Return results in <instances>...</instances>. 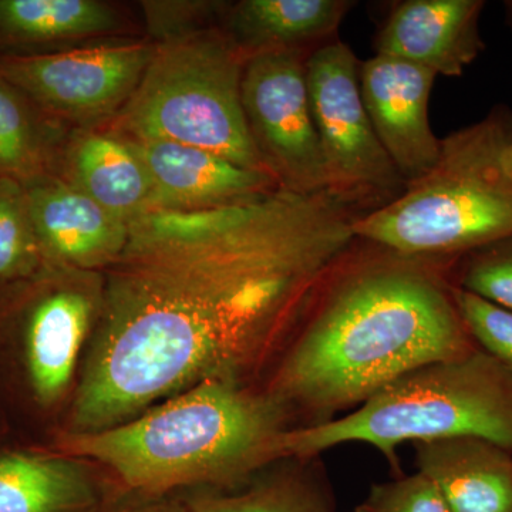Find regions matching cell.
Listing matches in <instances>:
<instances>
[{
    "instance_id": "obj_1",
    "label": "cell",
    "mask_w": 512,
    "mask_h": 512,
    "mask_svg": "<svg viewBox=\"0 0 512 512\" xmlns=\"http://www.w3.org/2000/svg\"><path fill=\"white\" fill-rule=\"evenodd\" d=\"M360 212L329 192L278 190L130 222L104 269L70 433L119 426L208 379L248 377L284 348L355 247Z\"/></svg>"
},
{
    "instance_id": "obj_2",
    "label": "cell",
    "mask_w": 512,
    "mask_h": 512,
    "mask_svg": "<svg viewBox=\"0 0 512 512\" xmlns=\"http://www.w3.org/2000/svg\"><path fill=\"white\" fill-rule=\"evenodd\" d=\"M367 245L330 272L262 387L293 429L338 419L404 373L477 349L454 298V262Z\"/></svg>"
},
{
    "instance_id": "obj_3",
    "label": "cell",
    "mask_w": 512,
    "mask_h": 512,
    "mask_svg": "<svg viewBox=\"0 0 512 512\" xmlns=\"http://www.w3.org/2000/svg\"><path fill=\"white\" fill-rule=\"evenodd\" d=\"M288 413L262 387L208 379L134 419L59 439L67 456L89 458L128 487L160 495L185 485L237 490L284 458Z\"/></svg>"
},
{
    "instance_id": "obj_4",
    "label": "cell",
    "mask_w": 512,
    "mask_h": 512,
    "mask_svg": "<svg viewBox=\"0 0 512 512\" xmlns=\"http://www.w3.org/2000/svg\"><path fill=\"white\" fill-rule=\"evenodd\" d=\"M512 109L495 106L484 119L440 140L429 173L402 194L353 222L360 242L414 258L456 262L512 234Z\"/></svg>"
},
{
    "instance_id": "obj_5",
    "label": "cell",
    "mask_w": 512,
    "mask_h": 512,
    "mask_svg": "<svg viewBox=\"0 0 512 512\" xmlns=\"http://www.w3.org/2000/svg\"><path fill=\"white\" fill-rule=\"evenodd\" d=\"M451 437H480L512 450V375L478 348L404 373L338 419L289 430L284 456L369 444L400 476L399 447Z\"/></svg>"
},
{
    "instance_id": "obj_6",
    "label": "cell",
    "mask_w": 512,
    "mask_h": 512,
    "mask_svg": "<svg viewBox=\"0 0 512 512\" xmlns=\"http://www.w3.org/2000/svg\"><path fill=\"white\" fill-rule=\"evenodd\" d=\"M245 63L221 28L156 45L136 92L106 127L128 140L184 144L265 171L242 106Z\"/></svg>"
},
{
    "instance_id": "obj_7",
    "label": "cell",
    "mask_w": 512,
    "mask_h": 512,
    "mask_svg": "<svg viewBox=\"0 0 512 512\" xmlns=\"http://www.w3.org/2000/svg\"><path fill=\"white\" fill-rule=\"evenodd\" d=\"M306 84L329 194L357 211H373L399 197L406 183L370 123L353 50L338 39L313 50Z\"/></svg>"
},
{
    "instance_id": "obj_8",
    "label": "cell",
    "mask_w": 512,
    "mask_h": 512,
    "mask_svg": "<svg viewBox=\"0 0 512 512\" xmlns=\"http://www.w3.org/2000/svg\"><path fill=\"white\" fill-rule=\"evenodd\" d=\"M156 52L147 39L0 56V74L37 109L69 128L109 124L136 92Z\"/></svg>"
},
{
    "instance_id": "obj_9",
    "label": "cell",
    "mask_w": 512,
    "mask_h": 512,
    "mask_svg": "<svg viewBox=\"0 0 512 512\" xmlns=\"http://www.w3.org/2000/svg\"><path fill=\"white\" fill-rule=\"evenodd\" d=\"M309 55L264 53L248 59L242 74V106L262 168L299 195L329 192L306 84Z\"/></svg>"
},
{
    "instance_id": "obj_10",
    "label": "cell",
    "mask_w": 512,
    "mask_h": 512,
    "mask_svg": "<svg viewBox=\"0 0 512 512\" xmlns=\"http://www.w3.org/2000/svg\"><path fill=\"white\" fill-rule=\"evenodd\" d=\"M103 289L101 272L52 265L10 289L23 370L39 406H55L69 390L80 352L96 328Z\"/></svg>"
},
{
    "instance_id": "obj_11",
    "label": "cell",
    "mask_w": 512,
    "mask_h": 512,
    "mask_svg": "<svg viewBox=\"0 0 512 512\" xmlns=\"http://www.w3.org/2000/svg\"><path fill=\"white\" fill-rule=\"evenodd\" d=\"M437 74L427 67L376 55L360 63V92L377 138L404 183L429 173L440 140L429 120V100Z\"/></svg>"
},
{
    "instance_id": "obj_12",
    "label": "cell",
    "mask_w": 512,
    "mask_h": 512,
    "mask_svg": "<svg viewBox=\"0 0 512 512\" xmlns=\"http://www.w3.org/2000/svg\"><path fill=\"white\" fill-rule=\"evenodd\" d=\"M47 265L103 272L126 248L130 224L57 174L22 183Z\"/></svg>"
},
{
    "instance_id": "obj_13",
    "label": "cell",
    "mask_w": 512,
    "mask_h": 512,
    "mask_svg": "<svg viewBox=\"0 0 512 512\" xmlns=\"http://www.w3.org/2000/svg\"><path fill=\"white\" fill-rule=\"evenodd\" d=\"M483 0H407L376 37V55L406 60L437 76L458 77L483 53Z\"/></svg>"
},
{
    "instance_id": "obj_14",
    "label": "cell",
    "mask_w": 512,
    "mask_h": 512,
    "mask_svg": "<svg viewBox=\"0 0 512 512\" xmlns=\"http://www.w3.org/2000/svg\"><path fill=\"white\" fill-rule=\"evenodd\" d=\"M154 185V211L238 204L278 190L262 170L170 141H133Z\"/></svg>"
},
{
    "instance_id": "obj_15",
    "label": "cell",
    "mask_w": 512,
    "mask_h": 512,
    "mask_svg": "<svg viewBox=\"0 0 512 512\" xmlns=\"http://www.w3.org/2000/svg\"><path fill=\"white\" fill-rule=\"evenodd\" d=\"M56 174L127 224L154 211V185L143 158L109 127L72 128Z\"/></svg>"
},
{
    "instance_id": "obj_16",
    "label": "cell",
    "mask_w": 512,
    "mask_h": 512,
    "mask_svg": "<svg viewBox=\"0 0 512 512\" xmlns=\"http://www.w3.org/2000/svg\"><path fill=\"white\" fill-rule=\"evenodd\" d=\"M416 468L450 512H512V450L480 437L413 444Z\"/></svg>"
},
{
    "instance_id": "obj_17",
    "label": "cell",
    "mask_w": 512,
    "mask_h": 512,
    "mask_svg": "<svg viewBox=\"0 0 512 512\" xmlns=\"http://www.w3.org/2000/svg\"><path fill=\"white\" fill-rule=\"evenodd\" d=\"M123 10L103 0H0V49L32 55L126 35Z\"/></svg>"
},
{
    "instance_id": "obj_18",
    "label": "cell",
    "mask_w": 512,
    "mask_h": 512,
    "mask_svg": "<svg viewBox=\"0 0 512 512\" xmlns=\"http://www.w3.org/2000/svg\"><path fill=\"white\" fill-rule=\"evenodd\" d=\"M353 3L346 0H241L229 3L221 29L245 60L328 45Z\"/></svg>"
},
{
    "instance_id": "obj_19",
    "label": "cell",
    "mask_w": 512,
    "mask_h": 512,
    "mask_svg": "<svg viewBox=\"0 0 512 512\" xmlns=\"http://www.w3.org/2000/svg\"><path fill=\"white\" fill-rule=\"evenodd\" d=\"M97 503L93 477L67 454L0 453V512H87Z\"/></svg>"
},
{
    "instance_id": "obj_20",
    "label": "cell",
    "mask_w": 512,
    "mask_h": 512,
    "mask_svg": "<svg viewBox=\"0 0 512 512\" xmlns=\"http://www.w3.org/2000/svg\"><path fill=\"white\" fill-rule=\"evenodd\" d=\"M188 512H336V497L320 456H289L247 484L192 498Z\"/></svg>"
},
{
    "instance_id": "obj_21",
    "label": "cell",
    "mask_w": 512,
    "mask_h": 512,
    "mask_svg": "<svg viewBox=\"0 0 512 512\" xmlns=\"http://www.w3.org/2000/svg\"><path fill=\"white\" fill-rule=\"evenodd\" d=\"M70 130L0 74V177L26 183L56 174Z\"/></svg>"
},
{
    "instance_id": "obj_22",
    "label": "cell",
    "mask_w": 512,
    "mask_h": 512,
    "mask_svg": "<svg viewBox=\"0 0 512 512\" xmlns=\"http://www.w3.org/2000/svg\"><path fill=\"white\" fill-rule=\"evenodd\" d=\"M46 266L25 185L0 177V289L18 288Z\"/></svg>"
},
{
    "instance_id": "obj_23",
    "label": "cell",
    "mask_w": 512,
    "mask_h": 512,
    "mask_svg": "<svg viewBox=\"0 0 512 512\" xmlns=\"http://www.w3.org/2000/svg\"><path fill=\"white\" fill-rule=\"evenodd\" d=\"M451 279L456 288L512 311V234L458 258Z\"/></svg>"
},
{
    "instance_id": "obj_24",
    "label": "cell",
    "mask_w": 512,
    "mask_h": 512,
    "mask_svg": "<svg viewBox=\"0 0 512 512\" xmlns=\"http://www.w3.org/2000/svg\"><path fill=\"white\" fill-rule=\"evenodd\" d=\"M147 35L154 45L185 39L204 30L220 28L229 3L214 0H147L140 2Z\"/></svg>"
},
{
    "instance_id": "obj_25",
    "label": "cell",
    "mask_w": 512,
    "mask_h": 512,
    "mask_svg": "<svg viewBox=\"0 0 512 512\" xmlns=\"http://www.w3.org/2000/svg\"><path fill=\"white\" fill-rule=\"evenodd\" d=\"M458 312L477 348L512 375V311L454 286Z\"/></svg>"
},
{
    "instance_id": "obj_26",
    "label": "cell",
    "mask_w": 512,
    "mask_h": 512,
    "mask_svg": "<svg viewBox=\"0 0 512 512\" xmlns=\"http://www.w3.org/2000/svg\"><path fill=\"white\" fill-rule=\"evenodd\" d=\"M355 512H450L439 488L416 471L372 485Z\"/></svg>"
},
{
    "instance_id": "obj_27",
    "label": "cell",
    "mask_w": 512,
    "mask_h": 512,
    "mask_svg": "<svg viewBox=\"0 0 512 512\" xmlns=\"http://www.w3.org/2000/svg\"><path fill=\"white\" fill-rule=\"evenodd\" d=\"M111 512H188L181 505L165 500H147L140 503L123 505Z\"/></svg>"
},
{
    "instance_id": "obj_28",
    "label": "cell",
    "mask_w": 512,
    "mask_h": 512,
    "mask_svg": "<svg viewBox=\"0 0 512 512\" xmlns=\"http://www.w3.org/2000/svg\"><path fill=\"white\" fill-rule=\"evenodd\" d=\"M505 13H507V22L512 30V0L505 2Z\"/></svg>"
},
{
    "instance_id": "obj_29",
    "label": "cell",
    "mask_w": 512,
    "mask_h": 512,
    "mask_svg": "<svg viewBox=\"0 0 512 512\" xmlns=\"http://www.w3.org/2000/svg\"><path fill=\"white\" fill-rule=\"evenodd\" d=\"M508 167H510L511 173H512V148L510 153H508Z\"/></svg>"
}]
</instances>
